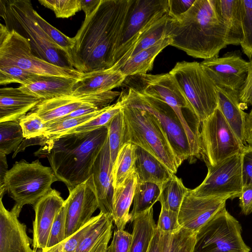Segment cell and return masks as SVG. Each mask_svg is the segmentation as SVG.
<instances>
[{"mask_svg":"<svg viewBox=\"0 0 252 252\" xmlns=\"http://www.w3.org/2000/svg\"><path fill=\"white\" fill-rule=\"evenodd\" d=\"M105 107L86 115L63 118L46 123V128L43 135L36 137L37 145H40L43 141L55 139L64 132L90 121L102 113Z\"/></svg>","mask_w":252,"mask_h":252,"instance_id":"cell-36","label":"cell"},{"mask_svg":"<svg viewBox=\"0 0 252 252\" xmlns=\"http://www.w3.org/2000/svg\"><path fill=\"white\" fill-rule=\"evenodd\" d=\"M196 234L184 227L175 232L163 231L156 227L147 252H192Z\"/></svg>","mask_w":252,"mask_h":252,"instance_id":"cell-27","label":"cell"},{"mask_svg":"<svg viewBox=\"0 0 252 252\" xmlns=\"http://www.w3.org/2000/svg\"><path fill=\"white\" fill-rule=\"evenodd\" d=\"M134 171L139 183H151L161 189L174 174L155 156L135 145Z\"/></svg>","mask_w":252,"mask_h":252,"instance_id":"cell-26","label":"cell"},{"mask_svg":"<svg viewBox=\"0 0 252 252\" xmlns=\"http://www.w3.org/2000/svg\"><path fill=\"white\" fill-rule=\"evenodd\" d=\"M35 17L41 27L50 38L65 53L67 56L72 45V37L65 35L50 24L36 11Z\"/></svg>","mask_w":252,"mask_h":252,"instance_id":"cell-47","label":"cell"},{"mask_svg":"<svg viewBox=\"0 0 252 252\" xmlns=\"http://www.w3.org/2000/svg\"><path fill=\"white\" fill-rule=\"evenodd\" d=\"M81 9L85 14V18L89 17L97 8L101 0H81Z\"/></svg>","mask_w":252,"mask_h":252,"instance_id":"cell-56","label":"cell"},{"mask_svg":"<svg viewBox=\"0 0 252 252\" xmlns=\"http://www.w3.org/2000/svg\"><path fill=\"white\" fill-rule=\"evenodd\" d=\"M6 155L0 152V198L6 193L4 179L8 170Z\"/></svg>","mask_w":252,"mask_h":252,"instance_id":"cell-54","label":"cell"},{"mask_svg":"<svg viewBox=\"0 0 252 252\" xmlns=\"http://www.w3.org/2000/svg\"><path fill=\"white\" fill-rule=\"evenodd\" d=\"M122 86L162 101L170 106L179 118L187 134L192 158H200L199 147V128L191 127L187 122L182 109L191 113L184 94L173 76L169 72L160 74H138L126 77Z\"/></svg>","mask_w":252,"mask_h":252,"instance_id":"cell-6","label":"cell"},{"mask_svg":"<svg viewBox=\"0 0 252 252\" xmlns=\"http://www.w3.org/2000/svg\"><path fill=\"white\" fill-rule=\"evenodd\" d=\"M160 193V189L156 184L151 183L137 182L133 199V206L130 213V221L132 222L134 217L153 207L157 201Z\"/></svg>","mask_w":252,"mask_h":252,"instance_id":"cell-37","label":"cell"},{"mask_svg":"<svg viewBox=\"0 0 252 252\" xmlns=\"http://www.w3.org/2000/svg\"><path fill=\"white\" fill-rule=\"evenodd\" d=\"M108 133L105 126L43 141L34 155L48 158L59 181L70 191L92 175L94 163L108 140Z\"/></svg>","mask_w":252,"mask_h":252,"instance_id":"cell-2","label":"cell"},{"mask_svg":"<svg viewBox=\"0 0 252 252\" xmlns=\"http://www.w3.org/2000/svg\"><path fill=\"white\" fill-rule=\"evenodd\" d=\"M79 79L68 77L38 75L29 84L18 88L23 92L41 100L73 94V89Z\"/></svg>","mask_w":252,"mask_h":252,"instance_id":"cell-24","label":"cell"},{"mask_svg":"<svg viewBox=\"0 0 252 252\" xmlns=\"http://www.w3.org/2000/svg\"><path fill=\"white\" fill-rule=\"evenodd\" d=\"M227 197H197L189 192L185 196L178 213L182 227L197 232L217 213L225 208Z\"/></svg>","mask_w":252,"mask_h":252,"instance_id":"cell-18","label":"cell"},{"mask_svg":"<svg viewBox=\"0 0 252 252\" xmlns=\"http://www.w3.org/2000/svg\"><path fill=\"white\" fill-rule=\"evenodd\" d=\"M41 101L18 87L0 88V122L19 120Z\"/></svg>","mask_w":252,"mask_h":252,"instance_id":"cell-23","label":"cell"},{"mask_svg":"<svg viewBox=\"0 0 252 252\" xmlns=\"http://www.w3.org/2000/svg\"><path fill=\"white\" fill-rule=\"evenodd\" d=\"M19 120L25 139H29L43 135L46 123L34 112L31 111Z\"/></svg>","mask_w":252,"mask_h":252,"instance_id":"cell-45","label":"cell"},{"mask_svg":"<svg viewBox=\"0 0 252 252\" xmlns=\"http://www.w3.org/2000/svg\"><path fill=\"white\" fill-rule=\"evenodd\" d=\"M243 187L252 185V146L246 145L241 153Z\"/></svg>","mask_w":252,"mask_h":252,"instance_id":"cell-50","label":"cell"},{"mask_svg":"<svg viewBox=\"0 0 252 252\" xmlns=\"http://www.w3.org/2000/svg\"><path fill=\"white\" fill-rule=\"evenodd\" d=\"M157 228L167 232L179 231L182 227L178 221V213L161 207Z\"/></svg>","mask_w":252,"mask_h":252,"instance_id":"cell-48","label":"cell"},{"mask_svg":"<svg viewBox=\"0 0 252 252\" xmlns=\"http://www.w3.org/2000/svg\"><path fill=\"white\" fill-rule=\"evenodd\" d=\"M114 66L105 69L83 73L73 89L74 95L89 94L111 91L121 86L126 79Z\"/></svg>","mask_w":252,"mask_h":252,"instance_id":"cell-22","label":"cell"},{"mask_svg":"<svg viewBox=\"0 0 252 252\" xmlns=\"http://www.w3.org/2000/svg\"><path fill=\"white\" fill-rule=\"evenodd\" d=\"M106 126L108 131V140L110 157L113 165L118 154L123 146V116L122 110Z\"/></svg>","mask_w":252,"mask_h":252,"instance_id":"cell-40","label":"cell"},{"mask_svg":"<svg viewBox=\"0 0 252 252\" xmlns=\"http://www.w3.org/2000/svg\"><path fill=\"white\" fill-rule=\"evenodd\" d=\"M135 147L134 144L125 143L118 154L112 170L114 189L121 186L134 170Z\"/></svg>","mask_w":252,"mask_h":252,"instance_id":"cell-35","label":"cell"},{"mask_svg":"<svg viewBox=\"0 0 252 252\" xmlns=\"http://www.w3.org/2000/svg\"><path fill=\"white\" fill-rule=\"evenodd\" d=\"M241 225L224 208L196 233L192 252H250Z\"/></svg>","mask_w":252,"mask_h":252,"instance_id":"cell-12","label":"cell"},{"mask_svg":"<svg viewBox=\"0 0 252 252\" xmlns=\"http://www.w3.org/2000/svg\"><path fill=\"white\" fill-rule=\"evenodd\" d=\"M168 12V0H131L117 43L114 65L146 31Z\"/></svg>","mask_w":252,"mask_h":252,"instance_id":"cell-13","label":"cell"},{"mask_svg":"<svg viewBox=\"0 0 252 252\" xmlns=\"http://www.w3.org/2000/svg\"><path fill=\"white\" fill-rule=\"evenodd\" d=\"M21 209L15 204L7 210L0 198V252H34L26 226L18 219Z\"/></svg>","mask_w":252,"mask_h":252,"instance_id":"cell-20","label":"cell"},{"mask_svg":"<svg viewBox=\"0 0 252 252\" xmlns=\"http://www.w3.org/2000/svg\"><path fill=\"white\" fill-rule=\"evenodd\" d=\"M122 106V102L118 99L115 103L106 106L102 113L94 119L64 132L60 136L70 133L91 131L106 126L121 111Z\"/></svg>","mask_w":252,"mask_h":252,"instance_id":"cell-39","label":"cell"},{"mask_svg":"<svg viewBox=\"0 0 252 252\" xmlns=\"http://www.w3.org/2000/svg\"><path fill=\"white\" fill-rule=\"evenodd\" d=\"M38 2L52 10L59 18H69L82 10L81 0H39Z\"/></svg>","mask_w":252,"mask_h":252,"instance_id":"cell-43","label":"cell"},{"mask_svg":"<svg viewBox=\"0 0 252 252\" xmlns=\"http://www.w3.org/2000/svg\"><path fill=\"white\" fill-rule=\"evenodd\" d=\"M226 29L216 7V0H195L185 13L170 17L166 36L170 45L188 55L204 60L218 56L227 45Z\"/></svg>","mask_w":252,"mask_h":252,"instance_id":"cell-3","label":"cell"},{"mask_svg":"<svg viewBox=\"0 0 252 252\" xmlns=\"http://www.w3.org/2000/svg\"><path fill=\"white\" fill-rule=\"evenodd\" d=\"M118 99L123 104L147 110L158 119L168 137L179 166L188 158L192 160L187 134L178 115L170 106L130 88L123 90Z\"/></svg>","mask_w":252,"mask_h":252,"instance_id":"cell-10","label":"cell"},{"mask_svg":"<svg viewBox=\"0 0 252 252\" xmlns=\"http://www.w3.org/2000/svg\"><path fill=\"white\" fill-rule=\"evenodd\" d=\"M137 183V176L134 170L121 186L114 189L112 218L118 229H124L130 221L129 211L134 199Z\"/></svg>","mask_w":252,"mask_h":252,"instance_id":"cell-30","label":"cell"},{"mask_svg":"<svg viewBox=\"0 0 252 252\" xmlns=\"http://www.w3.org/2000/svg\"><path fill=\"white\" fill-rule=\"evenodd\" d=\"M67 204L57 214L53 222L46 249H50L65 239Z\"/></svg>","mask_w":252,"mask_h":252,"instance_id":"cell-46","label":"cell"},{"mask_svg":"<svg viewBox=\"0 0 252 252\" xmlns=\"http://www.w3.org/2000/svg\"><path fill=\"white\" fill-rule=\"evenodd\" d=\"M111 160L108 140L95 161L92 175L100 212L112 217L114 191Z\"/></svg>","mask_w":252,"mask_h":252,"instance_id":"cell-21","label":"cell"},{"mask_svg":"<svg viewBox=\"0 0 252 252\" xmlns=\"http://www.w3.org/2000/svg\"><path fill=\"white\" fill-rule=\"evenodd\" d=\"M249 113L252 114V108Z\"/></svg>","mask_w":252,"mask_h":252,"instance_id":"cell-58","label":"cell"},{"mask_svg":"<svg viewBox=\"0 0 252 252\" xmlns=\"http://www.w3.org/2000/svg\"><path fill=\"white\" fill-rule=\"evenodd\" d=\"M200 155L206 166H216L241 153L245 146L237 137L218 107L200 123Z\"/></svg>","mask_w":252,"mask_h":252,"instance_id":"cell-11","label":"cell"},{"mask_svg":"<svg viewBox=\"0 0 252 252\" xmlns=\"http://www.w3.org/2000/svg\"><path fill=\"white\" fill-rule=\"evenodd\" d=\"M0 16L5 26L27 38L33 54L51 63L73 68L65 53L50 38L39 25L29 0H0Z\"/></svg>","mask_w":252,"mask_h":252,"instance_id":"cell-5","label":"cell"},{"mask_svg":"<svg viewBox=\"0 0 252 252\" xmlns=\"http://www.w3.org/2000/svg\"><path fill=\"white\" fill-rule=\"evenodd\" d=\"M0 64L15 65L34 74L80 79L83 73L74 68L51 63L35 56L29 40L0 24Z\"/></svg>","mask_w":252,"mask_h":252,"instance_id":"cell-8","label":"cell"},{"mask_svg":"<svg viewBox=\"0 0 252 252\" xmlns=\"http://www.w3.org/2000/svg\"><path fill=\"white\" fill-rule=\"evenodd\" d=\"M38 75L15 65L0 64V84L18 83L21 86L29 84Z\"/></svg>","mask_w":252,"mask_h":252,"instance_id":"cell-41","label":"cell"},{"mask_svg":"<svg viewBox=\"0 0 252 252\" xmlns=\"http://www.w3.org/2000/svg\"><path fill=\"white\" fill-rule=\"evenodd\" d=\"M132 235L124 229H115L107 252H130Z\"/></svg>","mask_w":252,"mask_h":252,"instance_id":"cell-49","label":"cell"},{"mask_svg":"<svg viewBox=\"0 0 252 252\" xmlns=\"http://www.w3.org/2000/svg\"><path fill=\"white\" fill-rule=\"evenodd\" d=\"M121 92H106L81 95H66L41 100L32 112L47 123L61 119L85 104L93 105L99 109L111 105Z\"/></svg>","mask_w":252,"mask_h":252,"instance_id":"cell-15","label":"cell"},{"mask_svg":"<svg viewBox=\"0 0 252 252\" xmlns=\"http://www.w3.org/2000/svg\"><path fill=\"white\" fill-rule=\"evenodd\" d=\"M67 204L65 239L73 235L93 218L98 208L93 177L69 191Z\"/></svg>","mask_w":252,"mask_h":252,"instance_id":"cell-17","label":"cell"},{"mask_svg":"<svg viewBox=\"0 0 252 252\" xmlns=\"http://www.w3.org/2000/svg\"><path fill=\"white\" fill-rule=\"evenodd\" d=\"M24 139L19 120L0 122V152H15Z\"/></svg>","mask_w":252,"mask_h":252,"instance_id":"cell-38","label":"cell"},{"mask_svg":"<svg viewBox=\"0 0 252 252\" xmlns=\"http://www.w3.org/2000/svg\"><path fill=\"white\" fill-rule=\"evenodd\" d=\"M131 0H101L95 10L85 18L72 37L67 56L72 67L82 73L108 69L114 56Z\"/></svg>","mask_w":252,"mask_h":252,"instance_id":"cell-1","label":"cell"},{"mask_svg":"<svg viewBox=\"0 0 252 252\" xmlns=\"http://www.w3.org/2000/svg\"><path fill=\"white\" fill-rule=\"evenodd\" d=\"M241 153L216 166H207L208 172L204 181L189 189V192L197 197H239L243 188Z\"/></svg>","mask_w":252,"mask_h":252,"instance_id":"cell-14","label":"cell"},{"mask_svg":"<svg viewBox=\"0 0 252 252\" xmlns=\"http://www.w3.org/2000/svg\"><path fill=\"white\" fill-rule=\"evenodd\" d=\"M201 67L217 87L239 92L246 81L248 62L239 51L228 52L200 63Z\"/></svg>","mask_w":252,"mask_h":252,"instance_id":"cell-16","label":"cell"},{"mask_svg":"<svg viewBox=\"0 0 252 252\" xmlns=\"http://www.w3.org/2000/svg\"><path fill=\"white\" fill-rule=\"evenodd\" d=\"M241 213L248 215L252 213V185L243 187L239 196Z\"/></svg>","mask_w":252,"mask_h":252,"instance_id":"cell-53","label":"cell"},{"mask_svg":"<svg viewBox=\"0 0 252 252\" xmlns=\"http://www.w3.org/2000/svg\"><path fill=\"white\" fill-rule=\"evenodd\" d=\"M170 44L169 39L165 37L155 45L129 58L118 69L126 77L147 74L152 69L158 55Z\"/></svg>","mask_w":252,"mask_h":252,"instance_id":"cell-31","label":"cell"},{"mask_svg":"<svg viewBox=\"0 0 252 252\" xmlns=\"http://www.w3.org/2000/svg\"><path fill=\"white\" fill-rule=\"evenodd\" d=\"M59 181L51 167L43 165L39 160L28 162L17 161L7 171L4 186L15 205L22 208L26 204L34 205Z\"/></svg>","mask_w":252,"mask_h":252,"instance_id":"cell-7","label":"cell"},{"mask_svg":"<svg viewBox=\"0 0 252 252\" xmlns=\"http://www.w3.org/2000/svg\"><path fill=\"white\" fill-rule=\"evenodd\" d=\"M218 99V108L234 133L245 145L246 119L248 113L244 112L239 98V93L216 86Z\"/></svg>","mask_w":252,"mask_h":252,"instance_id":"cell-25","label":"cell"},{"mask_svg":"<svg viewBox=\"0 0 252 252\" xmlns=\"http://www.w3.org/2000/svg\"><path fill=\"white\" fill-rule=\"evenodd\" d=\"M113 218L102 212L78 245L75 252H107L111 238Z\"/></svg>","mask_w":252,"mask_h":252,"instance_id":"cell-28","label":"cell"},{"mask_svg":"<svg viewBox=\"0 0 252 252\" xmlns=\"http://www.w3.org/2000/svg\"><path fill=\"white\" fill-rule=\"evenodd\" d=\"M121 110L123 116V145L130 143L141 147L175 174L179 166L158 119L149 111L136 107L123 104Z\"/></svg>","mask_w":252,"mask_h":252,"instance_id":"cell-4","label":"cell"},{"mask_svg":"<svg viewBox=\"0 0 252 252\" xmlns=\"http://www.w3.org/2000/svg\"><path fill=\"white\" fill-rule=\"evenodd\" d=\"M248 73L245 83L239 92V98L243 109L252 106V58L248 64Z\"/></svg>","mask_w":252,"mask_h":252,"instance_id":"cell-51","label":"cell"},{"mask_svg":"<svg viewBox=\"0 0 252 252\" xmlns=\"http://www.w3.org/2000/svg\"><path fill=\"white\" fill-rule=\"evenodd\" d=\"M245 139L246 143L252 146V114H248L246 119Z\"/></svg>","mask_w":252,"mask_h":252,"instance_id":"cell-57","label":"cell"},{"mask_svg":"<svg viewBox=\"0 0 252 252\" xmlns=\"http://www.w3.org/2000/svg\"><path fill=\"white\" fill-rule=\"evenodd\" d=\"M189 190L185 186L182 179L174 174L162 186L158 201L161 207L179 213L184 198Z\"/></svg>","mask_w":252,"mask_h":252,"instance_id":"cell-33","label":"cell"},{"mask_svg":"<svg viewBox=\"0 0 252 252\" xmlns=\"http://www.w3.org/2000/svg\"><path fill=\"white\" fill-rule=\"evenodd\" d=\"M168 18V15H166L154 24L140 36L132 48L121 60L113 66L118 69L129 58L140 51L155 45L166 37V28Z\"/></svg>","mask_w":252,"mask_h":252,"instance_id":"cell-34","label":"cell"},{"mask_svg":"<svg viewBox=\"0 0 252 252\" xmlns=\"http://www.w3.org/2000/svg\"><path fill=\"white\" fill-rule=\"evenodd\" d=\"M243 40L240 45L243 53L252 58V0H241Z\"/></svg>","mask_w":252,"mask_h":252,"instance_id":"cell-42","label":"cell"},{"mask_svg":"<svg viewBox=\"0 0 252 252\" xmlns=\"http://www.w3.org/2000/svg\"><path fill=\"white\" fill-rule=\"evenodd\" d=\"M189 103L192 114L201 123L218 105L216 86L197 62H179L170 71Z\"/></svg>","mask_w":252,"mask_h":252,"instance_id":"cell-9","label":"cell"},{"mask_svg":"<svg viewBox=\"0 0 252 252\" xmlns=\"http://www.w3.org/2000/svg\"><path fill=\"white\" fill-rule=\"evenodd\" d=\"M216 7L226 29L227 45H240L243 40L241 0H216Z\"/></svg>","mask_w":252,"mask_h":252,"instance_id":"cell-29","label":"cell"},{"mask_svg":"<svg viewBox=\"0 0 252 252\" xmlns=\"http://www.w3.org/2000/svg\"><path fill=\"white\" fill-rule=\"evenodd\" d=\"M195 0H168L170 17H174L187 12L193 5Z\"/></svg>","mask_w":252,"mask_h":252,"instance_id":"cell-52","label":"cell"},{"mask_svg":"<svg viewBox=\"0 0 252 252\" xmlns=\"http://www.w3.org/2000/svg\"><path fill=\"white\" fill-rule=\"evenodd\" d=\"M64 201L60 193L52 189L33 205L35 213L32 239L34 252L46 249L53 222Z\"/></svg>","mask_w":252,"mask_h":252,"instance_id":"cell-19","label":"cell"},{"mask_svg":"<svg viewBox=\"0 0 252 252\" xmlns=\"http://www.w3.org/2000/svg\"><path fill=\"white\" fill-rule=\"evenodd\" d=\"M132 222L130 252H147L157 227L153 207L137 215Z\"/></svg>","mask_w":252,"mask_h":252,"instance_id":"cell-32","label":"cell"},{"mask_svg":"<svg viewBox=\"0 0 252 252\" xmlns=\"http://www.w3.org/2000/svg\"><path fill=\"white\" fill-rule=\"evenodd\" d=\"M99 217V214L96 216L93 217L90 221L73 235L53 247L40 251V252H75L78 245L86 232Z\"/></svg>","mask_w":252,"mask_h":252,"instance_id":"cell-44","label":"cell"},{"mask_svg":"<svg viewBox=\"0 0 252 252\" xmlns=\"http://www.w3.org/2000/svg\"><path fill=\"white\" fill-rule=\"evenodd\" d=\"M100 109L93 105L85 104L74 110L63 118L77 117L84 116L96 112Z\"/></svg>","mask_w":252,"mask_h":252,"instance_id":"cell-55","label":"cell"}]
</instances>
